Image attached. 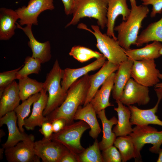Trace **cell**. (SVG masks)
<instances>
[{"mask_svg":"<svg viewBox=\"0 0 162 162\" xmlns=\"http://www.w3.org/2000/svg\"><path fill=\"white\" fill-rule=\"evenodd\" d=\"M89 75L87 74L75 82L67 91L62 104L46 117L52 123L59 119L64 120L66 125L74 122L75 114L79 107L83 105L89 86Z\"/></svg>","mask_w":162,"mask_h":162,"instance_id":"1","label":"cell"},{"mask_svg":"<svg viewBox=\"0 0 162 162\" xmlns=\"http://www.w3.org/2000/svg\"><path fill=\"white\" fill-rule=\"evenodd\" d=\"M149 11L148 6L142 4L131 7L130 13L128 19L115 27L114 31L118 33L117 40L124 49L130 48L131 45H136L142 22L147 17Z\"/></svg>","mask_w":162,"mask_h":162,"instance_id":"2","label":"cell"},{"mask_svg":"<svg viewBox=\"0 0 162 162\" xmlns=\"http://www.w3.org/2000/svg\"><path fill=\"white\" fill-rule=\"evenodd\" d=\"M108 0H75L72 18L65 28L76 25L81 19L88 17L96 19L98 25L104 29L107 23Z\"/></svg>","mask_w":162,"mask_h":162,"instance_id":"3","label":"cell"},{"mask_svg":"<svg viewBox=\"0 0 162 162\" xmlns=\"http://www.w3.org/2000/svg\"><path fill=\"white\" fill-rule=\"evenodd\" d=\"M91 27L93 31L82 23L78 25L77 28L88 31L93 34L97 41L96 47L107 61L119 65L128 59L124 50L119 45L117 40L106 33H102L98 25H92Z\"/></svg>","mask_w":162,"mask_h":162,"instance_id":"4","label":"cell"},{"mask_svg":"<svg viewBox=\"0 0 162 162\" xmlns=\"http://www.w3.org/2000/svg\"><path fill=\"white\" fill-rule=\"evenodd\" d=\"M62 73L63 70L56 59L44 82L43 88L48 92L47 104L43 113L45 116L59 106L67 96V92L62 90L61 84Z\"/></svg>","mask_w":162,"mask_h":162,"instance_id":"5","label":"cell"},{"mask_svg":"<svg viewBox=\"0 0 162 162\" xmlns=\"http://www.w3.org/2000/svg\"><path fill=\"white\" fill-rule=\"evenodd\" d=\"M89 128L87 123L80 120L66 125L60 131L53 134L50 139L63 145L79 159L80 155L85 149L81 145L80 139L84 132Z\"/></svg>","mask_w":162,"mask_h":162,"instance_id":"6","label":"cell"},{"mask_svg":"<svg viewBox=\"0 0 162 162\" xmlns=\"http://www.w3.org/2000/svg\"><path fill=\"white\" fill-rule=\"evenodd\" d=\"M134 144L136 158L135 161H141L140 152L146 144H150L152 146L149 151L158 154L161 149L162 131H158L156 128L148 125H136L129 135Z\"/></svg>","mask_w":162,"mask_h":162,"instance_id":"7","label":"cell"},{"mask_svg":"<svg viewBox=\"0 0 162 162\" xmlns=\"http://www.w3.org/2000/svg\"><path fill=\"white\" fill-rule=\"evenodd\" d=\"M133 61L131 77L135 81L148 87L160 82L158 75L160 72L154 59Z\"/></svg>","mask_w":162,"mask_h":162,"instance_id":"8","label":"cell"},{"mask_svg":"<svg viewBox=\"0 0 162 162\" xmlns=\"http://www.w3.org/2000/svg\"><path fill=\"white\" fill-rule=\"evenodd\" d=\"M53 0H29L27 6L19 8L15 10L21 26L38 25V18L40 14L46 10L55 8Z\"/></svg>","mask_w":162,"mask_h":162,"instance_id":"9","label":"cell"},{"mask_svg":"<svg viewBox=\"0 0 162 162\" xmlns=\"http://www.w3.org/2000/svg\"><path fill=\"white\" fill-rule=\"evenodd\" d=\"M34 149L35 154L44 162H60L65 155L70 152L62 144L44 138L34 142Z\"/></svg>","mask_w":162,"mask_h":162,"instance_id":"10","label":"cell"},{"mask_svg":"<svg viewBox=\"0 0 162 162\" xmlns=\"http://www.w3.org/2000/svg\"><path fill=\"white\" fill-rule=\"evenodd\" d=\"M34 137L31 134L27 140L22 141L15 146L6 148L4 153L8 162H39L40 159L34 149Z\"/></svg>","mask_w":162,"mask_h":162,"instance_id":"11","label":"cell"},{"mask_svg":"<svg viewBox=\"0 0 162 162\" xmlns=\"http://www.w3.org/2000/svg\"><path fill=\"white\" fill-rule=\"evenodd\" d=\"M148 87L142 85L130 78L126 85L119 99L128 106L135 104L145 105L150 100Z\"/></svg>","mask_w":162,"mask_h":162,"instance_id":"12","label":"cell"},{"mask_svg":"<svg viewBox=\"0 0 162 162\" xmlns=\"http://www.w3.org/2000/svg\"><path fill=\"white\" fill-rule=\"evenodd\" d=\"M154 90L158 97V100L153 107L143 110L132 105L128 106L131 112L130 122L132 125H144L152 124L162 126V121L159 119L156 115L159 103L162 99V90L155 88Z\"/></svg>","mask_w":162,"mask_h":162,"instance_id":"13","label":"cell"},{"mask_svg":"<svg viewBox=\"0 0 162 162\" xmlns=\"http://www.w3.org/2000/svg\"><path fill=\"white\" fill-rule=\"evenodd\" d=\"M131 9L128 7L126 0H109L106 14V34L117 40L114 33L115 21L118 16L121 15L122 21L129 17Z\"/></svg>","mask_w":162,"mask_h":162,"instance_id":"14","label":"cell"},{"mask_svg":"<svg viewBox=\"0 0 162 162\" xmlns=\"http://www.w3.org/2000/svg\"><path fill=\"white\" fill-rule=\"evenodd\" d=\"M104 56L97 59L92 63L83 67L76 68H66L63 70L62 80L61 84L62 90L65 92L70 86L80 78L88 74L91 71L101 68L106 61Z\"/></svg>","mask_w":162,"mask_h":162,"instance_id":"15","label":"cell"},{"mask_svg":"<svg viewBox=\"0 0 162 162\" xmlns=\"http://www.w3.org/2000/svg\"><path fill=\"white\" fill-rule=\"evenodd\" d=\"M17 117L14 110L9 112L0 118V126L6 124L8 134L7 140L2 145L5 149L16 145L19 142L29 138L30 135L21 132L17 126Z\"/></svg>","mask_w":162,"mask_h":162,"instance_id":"16","label":"cell"},{"mask_svg":"<svg viewBox=\"0 0 162 162\" xmlns=\"http://www.w3.org/2000/svg\"><path fill=\"white\" fill-rule=\"evenodd\" d=\"M118 65L107 60L98 72L89 76V86L83 106L90 102L100 87L112 73L118 70Z\"/></svg>","mask_w":162,"mask_h":162,"instance_id":"17","label":"cell"},{"mask_svg":"<svg viewBox=\"0 0 162 162\" xmlns=\"http://www.w3.org/2000/svg\"><path fill=\"white\" fill-rule=\"evenodd\" d=\"M16 25L17 28L22 30L29 39L28 44L32 52V56L39 59L42 64L49 61L52 57L49 41L43 43L38 41L33 34L32 28V25H27L23 27L17 22Z\"/></svg>","mask_w":162,"mask_h":162,"instance_id":"18","label":"cell"},{"mask_svg":"<svg viewBox=\"0 0 162 162\" xmlns=\"http://www.w3.org/2000/svg\"><path fill=\"white\" fill-rule=\"evenodd\" d=\"M47 92L44 88L41 91L40 98L33 104L31 115L25 119L24 127L27 130H33L36 126L41 127L44 123L47 122L46 117L43 115L47 102Z\"/></svg>","mask_w":162,"mask_h":162,"instance_id":"19","label":"cell"},{"mask_svg":"<svg viewBox=\"0 0 162 162\" xmlns=\"http://www.w3.org/2000/svg\"><path fill=\"white\" fill-rule=\"evenodd\" d=\"M134 61L129 58L121 63L115 73L112 96L116 100H119L124 88L130 78Z\"/></svg>","mask_w":162,"mask_h":162,"instance_id":"20","label":"cell"},{"mask_svg":"<svg viewBox=\"0 0 162 162\" xmlns=\"http://www.w3.org/2000/svg\"><path fill=\"white\" fill-rule=\"evenodd\" d=\"M0 117L13 111L21 100L18 83L14 80L4 89L0 97Z\"/></svg>","mask_w":162,"mask_h":162,"instance_id":"21","label":"cell"},{"mask_svg":"<svg viewBox=\"0 0 162 162\" xmlns=\"http://www.w3.org/2000/svg\"><path fill=\"white\" fill-rule=\"evenodd\" d=\"M19 19L16 10L5 8L0 9V40H8L15 34Z\"/></svg>","mask_w":162,"mask_h":162,"instance_id":"22","label":"cell"},{"mask_svg":"<svg viewBox=\"0 0 162 162\" xmlns=\"http://www.w3.org/2000/svg\"><path fill=\"white\" fill-rule=\"evenodd\" d=\"M115 73H112L106 80L90 102L96 113L106 107L113 106L109 102L111 92L114 85Z\"/></svg>","mask_w":162,"mask_h":162,"instance_id":"23","label":"cell"},{"mask_svg":"<svg viewBox=\"0 0 162 162\" xmlns=\"http://www.w3.org/2000/svg\"><path fill=\"white\" fill-rule=\"evenodd\" d=\"M96 113L91 104L89 103L86 106H80L74 116V120H81L87 123L90 130L89 135L92 138L97 139L101 132V130L97 118Z\"/></svg>","mask_w":162,"mask_h":162,"instance_id":"24","label":"cell"},{"mask_svg":"<svg viewBox=\"0 0 162 162\" xmlns=\"http://www.w3.org/2000/svg\"><path fill=\"white\" fill-rule=\"evenodd\" d=\"M116 102L118 107L114 108V110L117 112L118 120L112 131L116 136L129 135L133 130L130 122V111L128 107L124 105L119 100H116Z\"/></svg>","mask_w":162,"mask_h":162,"instance_id":"25","label":"cell"},{"mask_svg":"<svg viewBox=\"0 0 162 162\" xmlns=\"http://www.w3.org/2000/svg\"><path fill=\"white\" fill-rule=\"evenodd\" d=\"M162 46L160 42L154 41L141 48L124 49V52L128 57L133 60L154 59L161 56L159 52Z\"/></svg>","mask_w":162,"mask_h":162,"instance_id":"26","label":"cell"},{"mask_svg":"<svg viewBox=\"0 0 162 162\" xmlns=\"http://www.w3.org/2000/svg\"><path fill=\"white\" fill-rule=\"evenodd\" d=\"M98 117L100 120L103 128V136L101 141L99 142L100 150L103 151L113 146L116 136L112 130V128L116 125L118 120L115 116L108 119L106 116L105 110H102L97 113Z\"/></svg>","mask_w":162,"mask_h":162,"instance_id":"27","label":"cell"},{"mask_svg":"<svg viewBox=\"0 0 162 162\" xmlns=\"http://www.w3.org/2000/svg\"><path fill=\"white\" fill-rule=\"evenodd\" d=\"M162 42V16L158 20L149 24L138 37L136 45L142 46L151 41Z\"/></svg>","mask_w":162,"mask_h":162,"instance_id":"28","label":"cell"},{"mask_svg":"<svg viewBox=\"0 0 162 162\" xmlns=\"http://www.w3.org/2000/svg\"><path fill=\"white\" fill-rule=\"evenodd\" d=\"M18 80L19 95L22 101L34 94L40 92L43 88L44 82H39L28 76Z\"/></svg>","mask_w":162,"mask_h":162,"instance_id":"29","label":"cell"},{"mask_svg":"<svg viewBox=\"0 0 162 162\" xmlns=\"http://www.w3.org/2000/svg\"><path fill=\"white\" fill-rule=\"evenodd\" d=\"M114 144L119 150L122 162H126L133 158L135 159V146L129 135L118 136Z\"/></svg>","mask_w":162,"mask_h":162,"instance_id":"30","label":"cell"},{"mask_svg":"<svg viewBox=\"0 0 162 162\" xmlns=\"http://www.w3.org/2000/svg\"><path fill=\"white\" fill-rule=\"evenodd\" d=\"M40 92L34 94L27 99L22 101L14 110L17 117V124L20 131L24 132L23 126L25 119L27 118L30 112L31 105L40 98Z\"/></svg>","mask_w":162,"mask_h":162,"instance_id":"31","label":"cell"},{"mask_svg":"<svg viewBox=\"0 0 162 162\" xmlns=\"http://www.w3.org/2000/svg\"><path fill=\"white\" fill-rule=\"evenodd\" d=\"M69 54L81 63L85 62L94 58H100L104 56L99 52L79 45L73 46Z\"/></svg>","mask_w":162,"mask_h":162,"instance_id":"32","label":"cell"},{"mask_svg":"<svg viewBox=\"0 0 162 162\" xmlns=\"http://www.w3.org/2000/svg\"><path fill=\"white\" fill-rule=\"evenodd\" d=\"M22 68L16 74V79L28 76L31 74H38L40 70L41 61L39 59L28 56L26 57Z\"/></svg>","mask_w":162,"mask_h":162,"instance_id":"33","label":"cell"},{"mask_svg":"<svg viewBox=\"0 0 162 162\" xmlns=\"http://www.w3.org/2000/svg\"><path fill=\"white\" fill-rule=\"evenodd\" d=\"M97 139L79 155L80 162H103Z\"/></svg>","mask_w":162,"mask_h":162,"instance_id":"34","label":"cell"},{"mask_svg":"<svg viewBox=\"0 0 162 162\" xmlns=\"http://www.w3.org/2000/svg\"><path fill=\"white\" fill-rule=\"evenodd\" d=\"M23 65L24 64L22 65L16 69L0 73V97L5 88L16 79L17 73Z\"/></svg>","mask_w":162,"mask_h":162,"instance_id":"35","label":"cell"},{"mask_svg":"<svg viewBox=\"0 0 162 162\" xmlns=\"http://www.w3.org/2000/svg\"><path fill=\"white\" fill-rule=\"evenodd\" d=\"M103 162H121V154L115 146H112L102 151L101 154Z\"/></svg>","mask_w":162,"mask_h":162,"instance_id":"36","label":"cell"},{"mask_svg":"<svg viewBox=\"0 0 162 162\" xmlns=\"http://www.w3.org/2000/svg\"><path fill=\"white\" fill-rule=\"evenodd\" d=\"M142 4L148 6L151 5L152 6L150 16L152 18L155 16L157 14H160L162 12V0H140Z\"/></svg>","mask_w":162,"mask_h":162,"instance_id":"37","label":"cell"},{"mask_svg":"<svg viewBox=\"0 0 162 162\" xmlns=\"http://www.w3.org/2000/svg\"><path fill=\"white\" fill-rule=\"evenodd\" d=\"M39 130L44 135V138L50 139L53 132L52 123L49 122H44L42 125Z\"/></svg>","mask_w":162,"mask_h":162,"instance_id":"38","label":"cell"},{"mask_svg":"<svg viewBox=\"0 0 162 162\" xmlns=\"http://www.w3.org/2000/svg\"><path fill=\"white\" fill-rule=\"evenodd\" d=\"M64 7L65 14L67 15L72 14L75 0H62Z\"/></svg>","mask_w":162,"mask_h":162,"instance_id":"39","label":"cell"},{"mask_svg":"<svg viewBox=\"0 0 162 162\" xmlns=\"http://www.w3.org/2000/svg\"><path fill=\"white\" fill-rule=\"evenodd\" d=\"M53 132L56 133L62 130L66 125L65 121L62 119L56 120L52 123Z\"/></svg>","mask_w":162,"mask_h":162,"instance_id":"40","label":"cell"},{"mask_svg":"<svg viewBox=\"0 0 162 162\" xmlns=\"http://www.w3.org/2000/svg\"><path fill=\"white\" fill-rule=\"evenodd\" d=\"M60 162H80L79 158L71 152L65 155Z\"/></svg>","mask_w":162,"mask_h":162,"instance_id":"41","label":"cell"},{"mask_svg":"<svg viewBox=\"0 0 162 162\" xmlns=\"http://www.w3.org/2000/svg\"><path fill=\"white\" fill-rule=\"evenodd\" d=\"M158 76L159 79L161 80L162 81V73H159ZM154 88L160 89L162 90V81L160 82H158L154 86Z\"/></svg>","mask_w":162,"mask_h":162,"instance_id":"42","label":"cell"},{"mask_svg":"<svg viewBox=\"0 0 162 162\" xmlns=\"http://www.w3.org/2000/svg\"><path fill=\"white\" fill-rule=\"evenodd\" d=\"M158 154L159 156L157 160V162H162V149H161Z\"/></svg>","mask_w":162,"mask_h":162,"instance_id":"43","label":"cell"},{"mask_svg":"<svg viewBox=\"0 0 162 162\" xmlns=\"http://www.w3.org/2000/svg\"><path fill=\"white\" fill-rule=\"evenodd\" d=\"M129 0L130 3L131 7L135 6L137 5L136 0Z\"/></svg>","mask_w":162,"mask_h":162,"instance_id":"44","label":"cell"},{"mask_svg":"<svg viewBox=\"0 0 162 162\" xmlns=\"http://www.w3.org/2000/svg\"><path fill=\"white\" fill-rule=\"evenodd\" d=\"M159 52L161 55L162 56V46Z\"/></svg>","mask_w":162,"mask_h":162,"instance_id":"45","label":"cell"}]
</instances>
